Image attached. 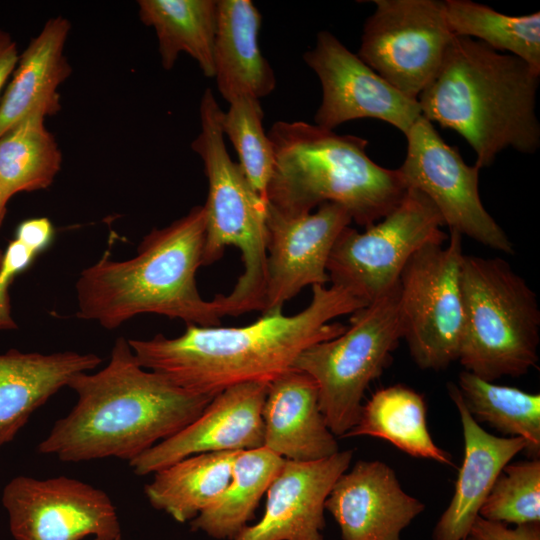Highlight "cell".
Returning <instances> with one entry per match:
<instances>
[{
  "instance_id": "obj_21",
  "label": "cell",
  "mask_w": 540,
  "mask_h": 540,
  "mask_svg": "<svg viewBox=\"0 0 540 540\" xmlns=\"http://www.w3.org/2000/svg\"><path fill=\"white\" fill-rule=\"evenodd\" d=\"M101 363L96 354L75 351L42 354L10 349L0 354V448L73 376Z\"/></svg>"
},
{
  "instance_id": "obj_38",
  "label": "cell",
  "mask_w": 540,
  "mask_h": 540,
  "mask_svg": "<svg viewBox=\"0 0 540 540\" xmlns=\"http://www.w3.org/2000/svg\"><path fill=\"white\" fill-rule=\"evenodd\" d=\"M2 258H3V251L0 249V264H1Z\"/></svg>"
},
{
  "instance_id": "obj_31",
  "label": "cell",
  "mask_w": 540,
  "mask_h": 540,
  "mask_svg": "<svg viewBox=\"0 0 540 540\" xmlns=\"http://www.w3.org/2000/svg\"><path fill=\"white\" fill-rule=\"evenodd\" d=\"M263 110L252 97H238L229 102L221 115V128L233 144L246 178L266 202V191L275 157L272 143L263 127ZM267 204V203H266Z\"/></svg>"
},
{
  "instance_id": "obj_33",
  "label": "cell",
  "mask_w": 540,
  "mask_h": 540,
  "mask_svg": "<svg viewBox=\"0 0 540 540\" xmlns=\"http://www.w3.org/2000/svg\"><path fill=\"white\" fill-rule=\"evenodd\" d=\"M41 252L37 247L16 236L3 252L0 264V331L17 328L11 312L9 287Z\"/></svg>"
},
{
  "instance_id": "obj_30",
  "label": "cell",
  "mask_w": 540,
  "mask_h": 540,
  "mask_svg": "<svg viewBox=\"0 0 540 540\" xmlns=\"http://www.w3.org/2000/svg\"><path fill=\"white\" fill-rule=\"evenodd\" d=\"M458 389L476 422L501 433L520 437L531 458L540 454V395L497 385L466 370L459 374Z\"/></svg>"
},
{
  "instance_id": "obj_25",
  "label": "cell",
  "mask_w": 540,
  "mask_h": 540,
  "mask_svg": "<svg viewBox=\"0 0 540 540\" xmlns=\"http://www.w3.org/2000/svg\"><path fill=\"white\" fill-rule=\"evenodd\" d=\"M364 435L384 439L413 457L453 466L451 455L429 433L423 396L404 385L375 392L362 406L356 425L342 438Z\"/></svg>"
},
{
  "instance_id": "obj_2",
  "label": "cell",
  "mask_w": 540,
  "mask_h": 540,
  "mask_svg": "<svg viewBox=\"0 0 540 540\" xmlns=\"http://www.w3.org/2000/svg\"><path fill=\"white\" fill-rule=\"evenodd\" d=\"M78 396L55 422L38 452L62 462L131 460L193 422L212 395L186 391L140 366L128 340L116 339L109 363L68 383Z\"/></svg>"
},
{
  "instance_id": "obj_12",
  "label": "cell",
  "mask_w": 540,
  "mask_h": 540,
  "mask_svg": "<svg viewBox=\"0 0 540 540\" xmlns=\"http://www.w3.org/2000/svg\"><path fill=\"white\" fill-rule=\"evenodd\" d=\"M405 136L407 152L399 171L407 187L430 199L449 230L486 247L513 254L512 242L481 201L480 168L476 164L467 165L458 149L448 145L423 116Z\"/></svg>"
},
{
  "instance_id": "obj_34",
  "label": "cell",
  "mask_w": 540,
  "mask_h": 540,
  "mask_svg": "<svg viewBox=\"0 0 540 540\" xmlns=\"http://www.w3.org/2000/svg\"><path fill=\"white\" fill-rule=\"evenodd\" d=\"M465 540H540V523L508 528L504 523L477 516Z\"/></svg>"
},
{
  "instance_id": "obj_8",
  "label": "cell",
  "mask_w": 540,
  "mask_h": 540,
  "mask_svg": "<svg viewBox=\"0 0 540 540\" xmlns=\"http://www.w3.org/2000/svg\"><path fill=\"white\" fill-rule=\"evenodd\" d=\"M402 336L397 284L353 312L342 334L297 357L293 368L316 383L321 413L335 436L343 437L356 425L365 390L380 376Z\"/></svg>"
},
{
  "instance_id": "obj_22",
  "label": "cell",
  "mask_w": 540,
  "mask_h": 540,
  "mask_svg": "<svg viewBox=\"0 0 540 540\" xmlns=\"http://www.w3.org/2000/svg\"><path fill=\"white\" fill-rule=\"evenodd\" d=\"M70 30L68 19L51 18L19 55L0 99V136L28 115L48 117L61 109L59 88L71 74L64 52Z\"/></svg>"
},
{
  "instance_id": "obj_5",
  "label": "cell",
  "mask_w": 540,
  "mask_h": 540,
  "mask_svg": "<svg viewBox=\"0 0 540 540\" xmlns=\"http://www.w3.org/2000/svg\"><path fill=\"white\" fill-rule=\"evenodd\" d=\"M267 134L275 163L266 203L281 215H304L335 203L367 228L386 216L408 189L399 169L370 159L368 141L361 137L304 121H277Z\"/></svg>"
},
{
  "instance_id": "obj_13",
  "label": "cell",
  "mask_w": 540,
  "mask_h": 540,
  "mask_svg": "<svg viewBox=\"0 0 540 540\" xmlns=\"http://www.w3.org/2000/svg\"><path fill=\"white\" fill-rule=\"evenodd\" d=\"M2 503L16 540H120L109 496L78 479L17 476L4 487Z\"/></svg>"
},
{
  "instance_id": "obj_24",
  "label": "cell",
  "mask_w": 540,
  "mask_h": 540,
  "mask_svg": "<svg viewBox=\"0 0 540 540\" xmlns=\"http://www.w3.org/2000/svg\"><path fill=\"white\" fill-rule=\"evenodd\" d=\"M142 23L152 27L165 70L186 53L208 78L214 77V44L217 29L216 0H140Z\"/></svg>"
},
{
  "instance_id": "obj_35",
  "label": "cell",
  "mask_w": 540,
  "mask_h": 540,
  "mask_svg": "<svg viewBox=\"0 0 540 540\" xmlns=\"http://www.w3.org/2000/svg\"><path fill=\"white\" fill-rule=\"evenodd\" d=\"M15 236L43 252L54 238V227L46 217L26 219L18 225Z\"/></svg>"
},
{
  "instance_id": "obj_10",
  "label": "cell",
  "mask_w": 540,
  "mask_h": 540,
  "mask_svg": "<svg viewBox=\"0 0 540 540\" xmlns=\"http://www.w3.org/2000/svg\"><path fill=\"white\" fill-rule=\"evenodd\" d=\"M462 235L413 254L399 277L402 338L421 369L441 370L458 360L464 322L461 292Z\"/></svg>"
},
{
  "instance_id": "obj_18",
  "label": "cell",
  "mask_w": 540,
  "mask_h": 540,
  "mask_svg": "<svg viewBox=\"0 0 540 540\" xmlns=\"http://www.w3.org/2000/svg\"><path fill=\"white\" fill-rule=\"evenodd\" d=\"M325 509L342 540H401V532L425 505L402 489L386 463L361 460L337 479Z\"/></svg>"
},
{
  "instance_id": "obj_3",
  "label": "cell",
  "mask_w": 540,
  "mask_h": 540,
  "mask_svg": "<svg viewBox=\"0 0 540 540\" xmlns=\"http://www.w3.org/2000/svg\"><path fill=\"white\" fill-rule=\"evenodd\" d=\"M539 78L514 55L453 36L418 102L423 117L456 131L469 143L481 169L507 148L526 154L539 148Z\"/></svg>"
},
{
  "instance_id": "obj_39",
  "label": "cell",
  "mask_w": 540,
  "mask_h": 540,
  "mask_svg": "<svg viewBox=\"0 0 540 540\" xmlns=\"http://www.w3.org/2000/svg\"><path fill=\"white\" fill-rule=\"evenodd\" d=\"M94 540H96V539H94Z\"/></svg>"
},
{
  "instance_id": "obj_27",
  "label": "cell",
  "mask_w": 540,
  "mask_h": 540,
  "mask_svg": "<svg viewBox=\"0 0 540 540\" xmlns=\"http://www.w3.org/2000/svg\"><path fill=\"white\" fill-rule=\"evenodd\" d=\"M285 459L265 447L236 451L227 487L191 520V528L216 539H233L246 527Z\"/></svg>"
},
{
  "instance_id": "obj_1",
  "label": "cell",
  "mask_w": 540,
  "mask_h": 540,
  "mask_svg": "<svg viewBox=\"0 0 540 540\" xmlns=\"http://www.w3.org/2000/svg\"><path fill=\"white\" fill-rule=\"evenodd\" d=\"M366 305L341 287L314 285L310 303L294 315L274 310L245 326L187 325L175 338L157 334L128 343L141 367L186 391L214 396L236 384L272 381L305 349L346 330L334 318Z\"/></svg>"
},
{
  "instance_id": "obj_37",
  "label": "cell",
  "mask_w": 540,
  "mask_h": 540,
  "mask_svg": "<svg viewBox=\"0 0 540 540\" xmlns=\"http://www.w3.org/2000/svg\"><path fill=\"white\" fill-rule=\"evenodd\" d=\"M9 199L5 196L3 193V190L0 186V227L4 221L6 211H7V203Z\"/></svg>"
},
{
  "instance_id": "obj_4",
  "label": "cell",
  "mask_w": 540,
  "mask_h": 540,
  "mask_svg": "<svg viewBox=\"0 0 540 540\" xmlns=\"http://www.w3.org/2000/svg\"><path fill=\"white\" fill-rule=\"evenodd\" d=\"M204 240L205 210L197 205L168 226L151 230L134 257L114 260L105 252L78 277L77 316L108 330L144 313L186 325H219L218 306L203 299L196 284Z\"/></svg>"
},
{
  "instance_id": "obj_26",
  "label": "cell",
  "mask_w": 540,
  "mask_h": 540,
  "mask_svg": "<svg viewBox=\"0 0 540 540\" xmlns=\"http://www.w3.org/2000/svg\"><path fill=\"white\" fill-rule=\"evenodd\" d=\"M235 452L196 454L158 470L144 487L149 503L177 522L193 520L227 487Z\"/></svg>"
},
{
  "instance_id": "obj_17",
  "label": "cell",
  "mask_w": 540,
  "mask_h": 540,
  "mask_svg": "<svg viewBox=\"0 0 540 540\" xmlns=\"http://www.w3.org/2000/svg\"><path fill=\"white\" fill-rule=\"evenodd\" d=\"M352 450L320 460H286L266 491L265 512L232 540H323L325 501L349 469Z\"/></svg>"
},
{
  "instance_id": "obj_28",
  "label": "cell",
  "mask_w": 540,
  "mask_h": 540,
  "mask_svg": "<svg viewBox=\"0 0 540 540\" xmlns=\"http://www.w3.org/2000/svg\"><path fill=\"white\" fill-rule=\"evenodd\" d=\"M45 119L28 115L0 136V186L9 200L48 188L61 169L62 153Z\"/></svg>"
},
{
  "instance_id": "obj_15",
  "label": "cell",
  "mask_w": 540,
  "mask_h": 540,
  "mask_svg": "<svg viewBox=\"0 0 540 540\" xmlns=\"http://www.w3.org/2000/svg\"><path fill=\"white\" fill-rule=\"evenodd\" d=\"M352 219L335 203L314 213L284 216L267 206V274L263 313L282 309L304 287L329 282L333 245Z\"/></svg>"
},
{
  "instance_id": "obj_19",
  "label": "cell",
  "mask_w": 540,
  "mask_h": 540,
  "mask_svg": "<svg viewBox=\"0 0 540 540\" xmlns=\"http://www.w3.org/2000/svg\"><path fill=\"white\" fill-rule=\"evenodd\" d=\"M262 419L263 447L286 460L315 461L339 451L321 413L317 385L302 371L292 368L269 382Z\"/></svg>"
},
{
  "instance_id": "obj_9",
  "label": "cell",
  "mask_w": 540,
  "mask_h": 540,
  "mask_svg": "<svg viewBox=\"0 0 540 540\" xmlns=\"http://www.w3.org/2000/svg\"><path fill=\"white\" fill-rule=\"evenodd\" d=\"M442 226L430 199L408 187L401 201L365 231L350 226L342 230L328 259L329 281L369 304L398 284L415 252L448 239Z\"/></svg>"
},
{
  "instance_id": "obj_7",
  "label": "cell",
  "mask_w": 540,
  "mask_h": 540,
  "mask_svg": "<svg viewBox=\"0 0 540 540\" xmlns=\"http://www.w3.org/2000/svg\"><path fill=\"white\" fill-rule=\"evenodd\" d=\"M464 309L459 358L466 371L493 382L537 366L540 308L535 292L500 257L463 255Z\"/></svg>"
},
{
  "instance_id": "obj_11",
  "label": "cell",
  "mask_w": 540,
  "mask_h": 540,
  "mask_svg": "<svg viewBox=\"0 0 540 540\" xmlns=\"http://www.w3.org/2000/svg\"><path fill=\"white\" fill-rule=\"evenodd\" d=\"M357 56L410 98L437 73L453 38L443 1L374 0Z\"/></svg>"
},
{
  "instance_id": "obj_20",
  "label": "cell",
  "mask_w": 540,
  "mask_h": 540,
  "mask_svg": "<svg viewBox=\"0 0 540 540\" xmlns=\"http://www.w3.org/2000/svg\"><path fill=\"white\" fill-rule=\"evenodd\" d=\"M448 393L458 409L464 437V457L451 502L439 518L433 540H465L496 479L509 461L525 450L520 437H497L485 431L467 410L457 385Z\"/></svg>"
},
{
  "instance_id": "obj_14",
  "label": "cell",
  "mask_w": 540,
  "mask_h": 540,
  "mask_svg": "<svg viewBox=\"0 0 540 540\" xmlns=\"http://www.w3.org/2000/svg\"><path fill=\"white\" fill-rule=\"evenodd\" d=\"M322 86L315 125L334 130L354 119L384 121L403 134L422 116L417 99L403 94L352 53L328 31L303 55Z\"/></svg>"
},
{
  "instance_id": "obj_23",
  "label": "cell",
  "mask_w": 540,
  "mask_h": 540,
  "mask_svg": "<svg viewBox=\"0 0 540 540\" xmlns=\"http://www.w3.org/2000/svg\"><path fill=\"white\" fill-rule=\"evenodd\" d=\"M261 22V14L250 0H217L213 78L228 103L238 97L260 100L276 86L274 72L258 44Z\"/></svg>"
},
{
  "instance_id": "obj_32",
  "label": "cell",
  "mask_w": 540,
  "mask_h": 540,
  "mask_svg": "<svg viewBox=\"0 0 540 540\" xmlns=\"http://www.w3.org/2000/svg\"><path fill=\"white\" fill-rule=\"evenodd\" d=\"M486 520L516 525L540 523V461L507 464L479 511Z\"/></svg>"
},
{
  "instance_id": "obj_36",
  "label": "cell",
  "mask_w": 540,
  "mask_h": 540,
  "mask_svg": "<svg viewBox=\"0 0 540 540\" xmlns=\"http://www.w3.org/2000/svg\"><path fill=\"white\" fill-rule=\"evenodd\" d=\"M18 59L19 53L15 40L8 32L0 29V95Z\"/></svg>"
},
{
  "instance_id": "obj_16",
  "label": "cell",
  "mask_w": 540,
  "mask_h": 540,
  "mask_svg": "<svg viewBox=\"0 0 540 540\" xmlns=\"http://www.w3.org/2000/svg\"><path fill=\"white\" fill-rule=\"evenodd\" d=\"M269 382H245L216 394L203 412L173 436L129 462L137 475L155 473L186 457L263 447L262 410Z\"/></svg>"
},
{
  "instance_id": "obj_29",
  "label": "cell",
  "mask_w": 540,
  "mask_h": 540,
  "mask_svg": "<svg viewBox=\"0 0 540 540\" xmlns=\"http://www.w3.org/2000/svg\"><path fill=\"white\" fill-rule=\"evenodd\" d=\"M446 22L454 36L478 40L514 55L540 74V13L510 16L468 0H445Z\"/></svg>"
},
{
  "instance_id": "obj_6",
  "label": "cell",
  "mask_w": 540,
  "mask_h": 540,
  "mask_svg": "<svg viewBox=\"0 0 540 540\" xmlns=\"http://www.w3.org/2000/svg\"><path fill=\"white\" fill-rule=\"evenodd\" d=\"M201 131L191 144L208 179L202 265L218 261L228 246L240 250L243 273L233 290L221 296L231 316L264 308L267 274V204L254 191L239 163L227 151L222 110L211 89L200 102Z\"/></svg>"
}]
</instances>
